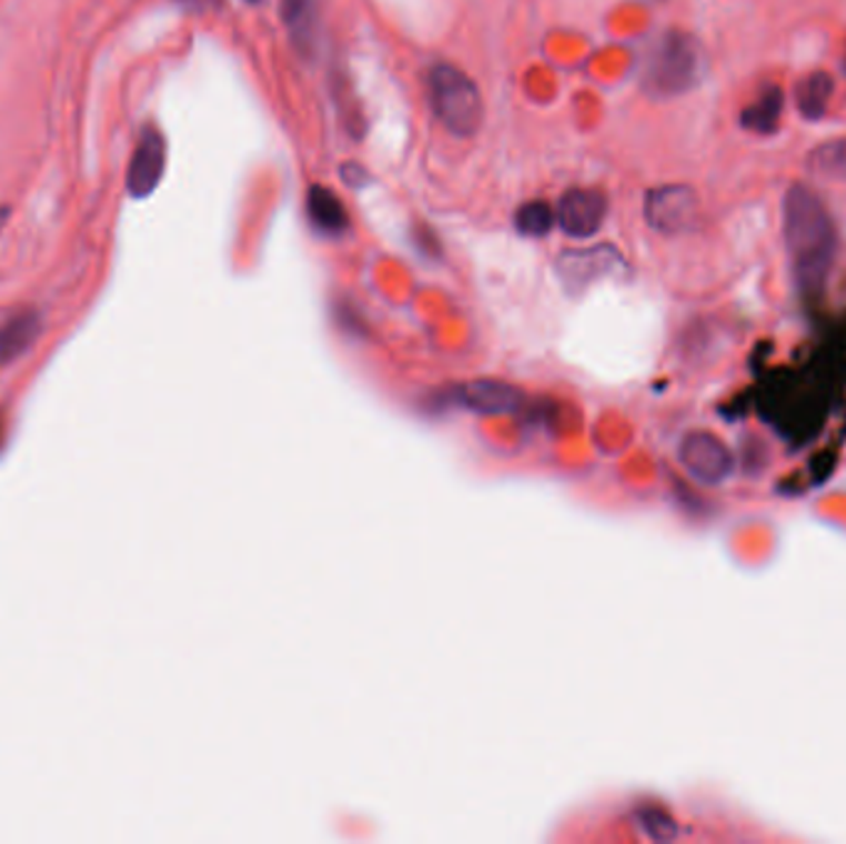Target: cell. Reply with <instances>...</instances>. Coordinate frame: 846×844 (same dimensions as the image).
<instances>
[{
	"mask_svg": "<svg viewBox=\"0 0 846 844\" xmlns=\"http://www.w3.org/2000/svg\"><path fill=\"white\" fill-rule=\"evenodd\" d=\"M834 80L829 72H809L795 88V104L805 119H822L829 110Z\"/></svg>",
	"mask_w": 846,
	"mask_h": 844,
	"instance_id": "cell-12",
	"label": "cell"
},
{
	"mask_svg": "<svg viewBox=\"0 0 846 844\" xmlns=\"http://www.w3.org/2000/svg\"><path fill=\"white\" fill-rule=\"evenodd\" d=\"M606 219V199L600 191L572 189L560 199L557 223L572 238H590Z\"/></svg>",
	"mask_w": 846,
	"mask_h": 844,
	"instance_id": "cell-7",
	"label": "cell"
},
{
	"mask_svg": "<svg viewBox=\"0 0 846 844\" xmlns=\"http://www.w3.org/2000/svg\"><path fill=\"white\" fill-rule=\"evenodd\" d=\"M167 169V142L157 127H144L127 171L129 197L147 199L157 191Z\"/></svg>",
	"mask_w": 846,
	"mask_h": 844,
	"instance_id": "cell-4",
	"label": "cell"
},
{
	"mask_svg": "<svg viewBox=\"0 0 846 844\" xmlns=\"http://www.w3.org/2000/svg\"><path fill=\"white\" fill-rule=\"evenodd\" d=\"M515 223L520 233L537 238V235H545L552 229L555 215H552V209L545 201H530L525 205H520Z\"/></svg>",
	"mask_w": 846,
	"mask_h": 844,
	"instance_id": "cell-15",
	"label": "cell"
},
{
	"mask_svg": "<svg viewBox=\"0 0 846 844\" xmlns=\"http://www.w3.org/2000/svg\"><path fill=\"white\" fill-rule=\"evenodd\" d=\"M705 52L688 32H666L651 56L646 84L656 97H676L696 88L703 80Z\"/></svg>",
	"mask_w": 846,
	"mask_h": 844,
	"instance_id": "cell-3",
	"label": "cell"
},
{
	"mask_svg": "<svg viewBox=\"0 0 846 844\" xmlns=\"http://www.w3.org/2000/svg\"><path fill=\"white\" fill-rule=\"evenodd\" d=\"M681 461L688 473L705 483L721 481L728 473V453L723 451L718 441L708 434H691L681 443Z\"/></svg>",
	"mask_w": 846,
	"mask_h": 844,
	"instance_id": "cell-8",
	"label": "cell"
},
{
	"mask_svg": "<svg viewBox=\"0 0 846 844\" xmlns=\"http://www.w3.org/2000/svg\"><path fill=\"white\" fill-rule=\"evenodd\" d=\"M429 97L439 122L453 137H473L481 129L485 114L481 90L455 64H433L429 72Z\"/></svg>",
	"mask_w": 846,
	"mask_h": 844,
	"instance_id": "cell-2",
	"label": "cell"
},
{
	"mask_svg": "<svg viewBox=\"0 0 846 844\" xmlns=\"http://www.w3.org/2000/svg\"><path fill=\"white\" fill-rule=\"evenodd\" d=\"M6 215H8V209H3V211H0V225H3V221H6Z\"/></svg>",
	"mask_w": 846,
	"mask_h": 844,
	"instance_id": "cell-18",
	"label": "cell"
},
{
	"mask_svg": "<svg viewBox=\"0 0 846 844\" xmlns=\"http://www.w3.org/2000/svg\"><path fill=\"white\" fill-rule=\"evenodd\" d=\"M698 219V199L688 187H661L648 193L646 221L661 233L688 231Z\"/></svg>",
	"mask_w": 846,
	"mask_h": 844,
	"instance_id": "cell-5",
	"label": "cell"
},
{
	"mask_svg": "<svg viewBox=\"0 0 846 844\" xmlns=\"http://www.w3.org/2000/svg\"><path fill=\"white\" fill-rule=\"evenodd\" d=\"M308 215L322 233L340 235L350 225V215L340 197L324 187H312L308 193Z\"/></svg>",
	"mask_w": 846,
	"mask_h": 844,
	"instance_id": "cell-11",
	"label": "cell"
},
{
	"mask_svg": "<svg viewBox=\"0 0 846 844\" xmlns=\"http://www.w3.org/2000/svg\"><path fill=\"white\" fill-rule=\"evenodd\" d=\"M785 107V94L777 84H767V88L761 92V97L753 104H747L743 110L741 122L745 129H751L755 134H769L777 129L779 114H783Z\"/></svg>",
	"mask_w": 846,
	"mask_h": 844,
	"instance_id": "cell-13",
	"label": "cell"
},
{
	"mask_svg": "<svg viewBox=\"0 0 846 844\" xmlns=\"http://www.w3.org/2000/svg\"><path fill=\"white\" fill-rule=\"evenodd\" d=\"M282 20L302 58H312L320 42V0H282Z\"/></svg>",
	"mask_w": 846,
	"mask_h": 844,
	"instance_id": "cell-10",
	"label": "cell"
},
{
	"mask_svg": "<svg viewBox=\"0 0 846 844\" xmlns=\"http://www.w3.org/2000/svg\"><path fill=\"white\" fill-rule=\"evenodd\" d=\"M783 233L797 285L807 292L819 290L837 255L839 238L829 211L805 183H795L785 193Z\"/></svg>",
	"mask_w": 846,
	"mask_h": 844,
	"instance_id": "cell-1",
	"label": "cell"
},
{
	"mask_svg": "<svg viewBox=\"0 0 846 844\" xmlns=\"http://www.w3.org/2000/svg\"><path fill=\"white\" fill-rule=\"evenodd\" d=\"M642 822H644L648 835L654 840H668V837L676 835L674 820L661 813V810H644Z\"/></svg>",
	"mask_w": 846,
	"mask_h": 844,
	"instance_id": "cell-16",
	"label": "cell"
},
{
	"mask_svg": "<svg viewBox=\"0 0 846 844\" xmlns=\"http://www.w3.org/2000/svg\"><path fill=\"white\" fill-rule=\"evenodd\" d=\"M459 404L475 414L485 416H503L517 414L525 406V394L517 386L501 382V379H475L455 389Z\"/></svg>",
	"mask_w": 846,
	"mask_h": 844,
	"instance_id": "cell-6",
	"label": "cell"
},
{
	"mask_svg": "<svg viewBox=\"0 0 846 844\" xmlns=\"http://www.w3.org/2000/svg\"><path fill=\"white\" fill-rule=\"evenodd\" d=\"M187 3H193V6H209V3H215V0H187Z\"/></svg>",
	"mask_w": 846,
	"mask_h": 844,
	"instance_id": "cell-17",
	"label": "cell"
},
{
	"mask_svg": "<svg viewBox=\"0 0 846 844\" xmlns=\"http://www.w3.org/2000/svg\"><path fill=\"white\" fill-rule=\"evenodd\" d=\"M805 167L815 179L846 183V137L829 139V142L812 149Z\"/></svg>",
	"mask_w": 846,
	"mask_h": 844,
	"instance_id": "cell-14",
	"label": "cell"
},
{
	"mask_svg": "<svg viewBox=\"0 0 846 844\" xmlns=\"http://www.w3.org/2000/svg\"><path fill=\"white\" fill-rule=\"evenodd\" d=\"M42 334V318L38 310H20L0 324V372L18 362L32 350Z\"/></svg>",
	"mask_w": 846,
	"mask_h": 844,
	"instance_id": "cell-9",
	"label": "cell"
}]
</instances>
